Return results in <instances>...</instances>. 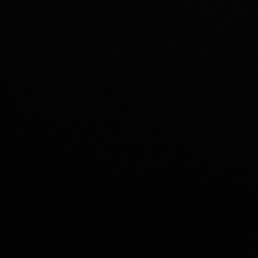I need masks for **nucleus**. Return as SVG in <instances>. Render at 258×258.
<instances>
[]
</instances>
